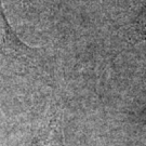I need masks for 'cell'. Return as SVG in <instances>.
Listing matches in <instances>:
<instances>
[{
    "mask_svg": "<svg viewBox=\"0 0 146 146\" xmlns=\"http://www.w3.org/2000/svg\"><path fill=\"white\" fill-rule=\"evenodd\" d=\"M29 146H65L60 120L53 118L39 131Z\"/></svg>",
    "mask_w": 146,
    "mask_h": 146,
    "instance_id": "obj_2",
    "label": "cell"
},
{
    "mask_svg": "<svg viewBox=\"0 0 146 146\" xmlns=\"http://www.w3.org/2000/svg\"><path fill=\"white\" fill-rule=\"evenodd\" d=\"M31 51V49L24 44L11 29L0 5V52L23 56Z\"/></svg>",
    "mask_w": 146,
    "mask_h": 146,
    "instance_id": "obj_1",
    "label": "cell"
}]
</instances>
